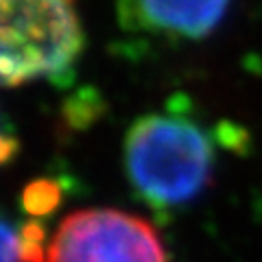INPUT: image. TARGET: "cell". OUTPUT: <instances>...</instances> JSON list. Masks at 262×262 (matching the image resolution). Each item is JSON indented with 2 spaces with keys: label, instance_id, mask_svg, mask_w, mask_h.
Listing matches in <instances>:
<instances>
[{
  "label": "cell",
  "instance_id": "cell-1",
  "mask_svg": "<svg viewBox=\"0 0 262 262\" xmlns=\"http://www.w3.org/2000/svg\"><path fill=\"white\" fill-rule=\"evenodd\" d=\"M214 142L199 122L177 112L134 122L125 140V168L136 192L158 210L179 208L208 188Z\"/></svg>",
  "mask_w": 262,
  "mask_h": 262
},
{
  "label": "cell",
  "instance_id": "cell-2",
  "mask_svg": "<svg viewBox=\"0 0 262 262\" xmlns=\"http://www.w3.org/2000/svg\"><path fill=\"white\" fill-rule=\"evenodd\" d=\"M81 46L75 0H0V85L61 75Z\"/></svg>",
  "mask_w": 262,
  "mask_h": 262
},
{
  "label": "cell",
  "instance_id": "cell-3",
  "mask_svg": "<svg viewBox=\"0 0 262 262\" xmlns=\"http://www.w3.org/2000/svg\"><path fill=\"white\" fill-rule=\"evenodd\" d=\"M46 262H168L149 221L112 208L66 216L48 247Z\"/></svg>",
  "mask_w": 262,
  "mask_h": 262
},
{
  "label": "cell",
  "instance_id": "cell-4",
  "mask_svg": "<svg viewBox=\"0 0 262 262\" xmlns=\"http://www.w3.org/2000/svg\"><path fill=\"white\" fill-rule=\"evenodd\" d=\"M229 0H120L129 31L160 37H203L225 15Z\"/></svg>",
  "mask_w": 262,
  "mask_h": 262
},
{
  "label": "cell",
  "instance_id": "cell-5",
  "mask_svg": "<svg viewBox=\"0 0 262 262\" xmlns=\"http://www.w3.org/2000/svg\"><path fill=\"white\" fill-rule=\"evenodd\" d=\"M44 232L39 225L15 229L0 214V262H42Z\"/></svg>",
  "mask_w": 262,
  "mask_h": 262
},
{
  "label": "cell",
  "instance_id": "cell-6",
  "mask_svg": "<svg viewBox=\"0 0 262 262\" xmlns=\"http://www.w3.org/2000/svg\"><path fill=\"white\" fill-rule=\"evenodd\" d=\"M53 196H55V188L51 184H37L33 186L27 192V203L29 210L33 212H46L53 206Z\"/></svg>",
  "mask_w": 262,
  "mask_h": 262
},
{
  "label": "cell",
  "instance_id": "cell-7",
  "mask_svg": "<svg viewBox=\"0 0 262 262\" xmlns=\"http://www.w3.org/2000/svg\"><path fill=\"white\" fill-rule=\"evenodd\" d=\"M15 149H18V144H15V140L9 136V134H5L3 129H0V164H5V162H9L13 158V153Z\"/></svg>",
  "mask_w": 262,
  "mask_h": 262
}]
</instances>
